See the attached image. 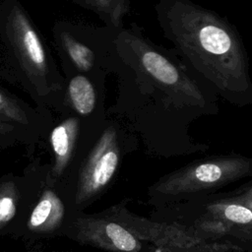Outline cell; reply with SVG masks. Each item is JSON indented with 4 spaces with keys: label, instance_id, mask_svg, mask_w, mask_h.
I'll return each mask as SVG.
<instances>
[{
    "label": "cell",
    "instance_id": "cell-12",
    "mask_svg": "<svg viewBox=\"0 0 252 252\" xmlns=\"http://www.w3.org/2000/svg\"><path fill=\"white\" fill-rule=\"evenodd\" d=\"M66 97L70 106L81 116L90 115L96 105V93L94 85L83 74H77L69 80Z\"/></svg>",
    "mask_w": 252,
    "mask_h": 252
},
{
    "label": "cell",
    "instance_id": "cell-11",
    "mask_svg": "<svg viewBox=\"0 0 252 252\" xmlns=\"http://www.w3.org/2000/svg\"><path fill=\"white\" fill-rule=\"evenodd\" d=\"M251 190L244 198L218 201L207 206L210 218L219 220L231 226L248 225L252 220Z\"/></svg>",
    "mask_w": 252,
    "mask_h": 252
},
{
    "label": "cell",
    "instance_id": "cell-6",
    "mask_svg": "<svg viewBox=\"0 0 252 252\" xmlns=\"http://www.w3.org/2000/svg\"><path fill=\"white\" fill-rule=\"evenodd\" d=\"M120 147L113 125L101 133L80 171L75 205L82 207L94 201L111 181L119 163Z\"/></svg>",
    "mask_w": 252,
    "mask_h": 252
},
{
    "label": "cell",
    "instance_id": "cell-17",
    "mask_svg": "<svg viewBox=\"0 0 252 252\" xmlns=\"http://www.w3.org/2000/svg\"><path fill=\"white\" fill-rule=\"evenodd\" d=\"M87 3L101 16L106 17L109 20L112 0H86Z\"/></svg>",
    "mask_w": 252,
    "mask_h": 252
},
{
    "label": "cell",
    "instance_id": "cell-13",
    "mask_svg": "<svg viewBox=\"0 0 252 252\" xmlns=\"http://www.w3.org/2000/svg\"><path fill=\"white\" fill-rule=\"evenodd\" d=\"M65 208L59 197L46 191L32 213L30 223L34 228L54 229L63 221Z\"/></svg>",
    "mask_w": 252,
    "mask_h": 252
},
{
    "label": "cell",
    "instance_id": "cell-10",
    "mask_svg": "<svg viewBox=\"0 0 252 252\" xmlns=\"http://www.w3.org/2000/svg\"><path fill=\"white\" fill-rule=\"evenodd\" d=\"M54 38L60 53L69 59L74 68L80 72L87 73L94 69L95 63L94 51L86 43L78 40L72 32L65 29L63 24L54 26Z\"/></svg>",
    "mask_w": 252,
    "mask_h": 252
},
{
    "label": "cell",
    "instance_id": "cell-15",
    "mask_svg": "<svg viewBox=\"0 0 252 252\" xmlns=\"http://www.w3.org/2000/svg\"><path fill=\"white\" fill-rule=\"evenodd\" d=\"M129 3L130 0H112L109 23L114 29H117L121 26L122 19L128 11Z\"/></svg>",
    "mask_w": 252,
    "mask_h": 252
},
{
    "label": "cell",
    "instance_id": "cell-16",
    "mask_svg": "<svg viewBox=\"0 0 252 252\" xmlns=\"http://www.w3.org/2000/svg\"><path fill=\"white\" fill-rule=\"evenodd\" d=\"M15 215V205L11 198L5 197L0 200V220L7 221Z\"/></svg>",
    "mask_w": 252,
    "mask_h": 252
},
{
    "label": "cell",
    "instance_id": "cell-8",
    "mask_svg": "<svg viewBox=\"0 0 252 252\" xmlns=\"http://www.w3.org/2000/svg\"><path fill=\"white\" fill-rule=\"evenodd\" d=\"M0 119L25 130L32 137L46 130L51 122L47 108L32 106L2 86H0Z\"/></svg>",
    "mask_w": 252,
    "mask_h": 252
},
{
    "label": "cell",
    "instance_id": "cell-7",
    "mask_svg": "<svg viewBox=\"0 0 252 252\" xmlns=\"http://www.w3.org/2000/svg\"><path fill=\"white\" fill-rule=\"evenodd\" d=\"M67 236L107 252H141L143 242L126 227L104 217L79 215L67 224Z\"/></svg>",
    "mask_w": 252,
    "mask_h": 252
},
{
    "label": "cell",
    "instance_id": "cell-9",
    "mask_svg": "<svg viewBox=\"0 0 252 252\" xmlns=\"http://www.w3.org/2000/svg\"><path fill=\"white\" fill-rule=\"evenodd\" d=\"M80 132V119L70 116L58 123L50 133V145L55 157L54 175H61L72 159Z\"/></svg>",
    "mask_w": 252,
    "mask_h": 252
},
{
    "label": "cell",
    "instance_id": "cell-1",
    "mask_svg": "<svg viewBox=\"0 0 252 252\" xmlns=\"http://www.w3.org/2000/svg\"><path fill=\"white\" fill-rule=\"evenodd\" d=\"M108 45L106 59L119 75L111 111L131 125L142 130L189 126L200 115L219 111L218 94L184 62L157 47L142 50L133 61L113 39Z\"/></svg>",
    "mask_w": 252,
    "mask_h": 252
},
{
    "label": "cell",
    "instance_id": "cell-3",
    "mask_svg": "<svg viewBox=\"0 0 252 252\" xmlns=\"http://www.w3.org/2000/svg\"><path fill=\"white\" fill-rule=\"evenodd\" d=\"M0 80L40 107H57L62 78L20 0H0Z\"/></svg>",
    "mask_w": 252,
    "mask_h": 252
},
{
    "label": "cell",
    "instance_id": "cell-4",
    "mask_svg": "<svg viewBox=\"0 0 252 252\" xmlns=\"http://www.w3.org/2000/svg\"><path fill=\"white\" fill-rule=\"evenodd\" d=\"M252 159L239 155L211 157L190 163L160 178L152 192L178 196L223 186L250 175Z\"/></svg>",
    "mask_w": 252,
    "mask_h": 252
},
{
    "label": "cell",
    "instance_id": "cell-14",
    "mask_svg": "<svg viewBox=\"0 0 252 252\" xmlns=\"http://www.w3.org/2000/svg\"><path fill=\"white\" fill-rule=\"evenodd\" d=\"M32 137L25 130L0 119V145L13 143L15 140H27Z\"/></svg>",
    "mask_w": 252,
    "mask_h": 252
},
{
    "label": "cell",
    "instance_id": "cell-2",
    "mask_svg": "<svg viewBox=\"0 0 252 252\" xmlns=\"http://www.w3.org/2000/svg\"><path fill=\"white\" fill-rule=\"evenodd\" d=\"M158 25L185 64L231 104L252 103L248 56L237 30L191 0H159Z\"/></svg>",
    "mask_w": 252,
    "mask_h": 252
},
{
    "label": "cell",
    "instance_id": "cell-5",
    "mask_svg": "<svg viewBox=\"0 0 252 252\" xmlns=\"http://www.w3.org/2000/svg\"><path fill=\"white\" fill-rule=\"evenodd\" d=\"M105 216L126 227L138 239L150 241L161 248L180 251L218 250L227 245L212 242L196 228L178 224L155 222L131 214L122 204L109 208Z\"/></svg>",
    "mask_w": 252,
    "mask_h": 252
}]
</instances>
